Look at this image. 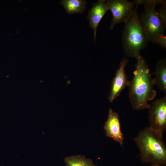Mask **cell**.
I'll list each match as a JSON object with an SVG mask.
<instances>
[{"label": "cell", "mask_w": 166, "mask_h": 166, "mask_svg": "<svg viewBox=\"0 0 166 166\" xmlns=\"http://www.w3.org/2000/svg\"><path fill=\"white\" fill-rule=\"evenodd\" d=\"M158 14L164 23L166 24V4L162 5L160 8L157 11Z\"/></svg>", "instance_id": "4fadbf2b"}, {"label": "cell", "mask_w": 166, "mask_h": 166, "mask_svg": "<svg viewBox=\"0 0 166 166\" xmlns=\"http://www.w3.org/2000/svg\"><path fill=\"white\" fill-rule=\"evenodd\" d=\"M128 61L125 57L120 62L119 67L117 70L112 83L111 91L108 97L110 102H113L120 95L125 87L128 86L129 81L127 80L125 68Z\"/></svg>", "instance_id": "52a82bcc"}, {"label": "cell", "mask_w": 166, "mask_h": 166, "mask_svg": "<svg viewBox=\"0 0 166 166\" xmlns=\"http://www.w3.org/2000/svg\"><path fill=\"white\" fill-rule=\"evenodd\" d=\"M134 2L137 6L144 5L139 21L148 42L156 44L159 37L164 34L166 24L159 15L156 6L159 4H166V1L137 0Z\"/></svg>", "instance_id": "277c9868"}, {"label": "cell", "mask_w": 166, "mask_h": 166, "mask_svg": "<svg viewBox=\"0 0 166 166\" xmlns=\"http://www.w3.org/2000/svg\"><path fill=\"white\" fill-rule=\"evenodd\" d=\"M156 44L164 49L166 48V37L164 34L161 35L159 38Z\"/></svg>", "instance_id": "5bb4252c"}, {"label": "cell", "mask_w": 166, "mask_h": 166, "mask_svg": "<svg viewBox=\"0 0 166 166\" xmlns=\"http://www.w3.org/2000/svg\"><path fill=\"white\" fill-rule=\"evenodd\" d=\"M69 14L83 13L86 8V2L84 0H63L60 2Z\"/></svg>", "instance_id": "8fae6325"}, {"label": "cell", "mask_w": 166, "mask_h": 166, "mask_svg": "<svg viewBox=\"0 0 166 166\" xmlns=\"http://www.w3.org/2000/svg\"><path fill=\"white\" fill-rule=\"evenodd\" d=\"M163 134L148 127L139 132L134 139L143 162L160 166L166 163V147Z\"/></svg>", "instance_id": "7a4b0ae2"}, {"label": "cell", "mask_w": 166, "mask_h": 166, "mask_svg": "<svg viewBox=\"0 0 166 166\" xmlns=\"http://www.w3.org/2000/svg\"><path fill=\"white\" fill-rule=\"evenodd\" d=\"M136 58L133 77L128 86L129 98L133 109L141 110L148 109V101L155 98L156 92L153 89L152 79L145 60L140 55Z\"/></svg>", "instance_id": "6da1fadb"}, {"label": "cell", "mask_w": 166, "mask_h": 166, "mask_svg": "<svg viewBox=\"0 0 166 166\" xmlns=\"http://www.w3.org/2000/svg\"><path fill=\"white\" fill-rule=\"evenodd\" d=\"M155 76L152 79L154 85H156L159 89L166 93V59L159 60L156 65Z\"/></svg>", "instance_id": "30bf717a"}, {"label": "cell", "mask_w": 166, "mask_h": 166, "mask_svg": "<svg viewBox=\"0 0 166 166\" xmlns=\"http://www.w3.org/2000/svg\"><path fill=\"white\" fill-rule=\"evenodd\" d=\"M148 109L149 127L163 134L166 128V96L154 101Z\"/></svg>", "instance_id": "5b68a950"}, {"label": "cell", "mask_w": 166, "mask_h": 166, "mask_svg": "<svg viewBox=\"0 0 166 166\" xmlns=\"http://www.w3.org/2000/svg\"><path fill=\"white\" fill-rule=\"evenodd\" d=\"M108 10L105 3V0H99L93 5L89 11L87 18L89 21L90 27L94 31V41L96 38L97 26Z\"/></svg>", "instance_id": "9c48e42d"}, {"label": "cell", "mask_w": 166, "mask_h": 166, "mask_svg": "<svg viewBox=\"0 0 166 166\" xmlns=\"http://www.w3.org/2000/svg\"><path fill=\"white\" fill-rule=\"evenodd\" d=\"M152 166H159L155 165H152Z\"/></svg>", "instance_id": "9a60e30c"}, {"label": "cell", "mask_w": 166, "mask_h": 166, "mask_svg": "<svg viewBox=\"0 0 166 166\" xmlns=\"http://www.w3.org/2000/svg\"><path fill=\"white\" fill-rule=\"evenodd\" d=\"M134 2L126 0H108L105 3L109 10L112 12L113 18L110 29L112 30L117 24L125 23L130 18L134 10Z\"/></svg>", "instance_id": "8992f818"}, {"label": "cell", "mask_w": 166, "mask_h": 166, "mask_svg": "<svg viewBox=\"0 0 166 166\" xmlns=\"http://www.w3.org/2000/svg\"><path fill=\"white\" fill-rule=\"evenodd\" d=\"M64 160L66 166H97L91 159L80 155L66 157Z\"/></svg>", "instance_id": "7c38bea8"}, {"label": "cell", "mask_w": 166, "mask_h": 166, "mask_svg": "<svg viewBox=\"0 0 166 166\" xmlns=\"http://www.w3.org/2000/svg\"><path fill=\"white\" fill-rule=\"evenodd\" d=\"M137 7L125 23L122 31V43L127 56L136 58L140 51L147 47L149 42L140 23L137 11Z\"/></svg>", "instance_id": "3957f363"}, {"label": "cell", "mask_w": 166, "mask_h": 166, "mask_svg": "<svg viewBox=\"0 0 166 166\" xmlns=\"http://www.w3.org/2000/svg\"><path fill=\"white\" fill-rule=\"evenodd\" d=\"M104 129L107 136L112 138L121 145L123 144L124 137L121 129L119 115L110 109Z\"/></svg>", "instance_id": "ba28073f"}]
</instances>
